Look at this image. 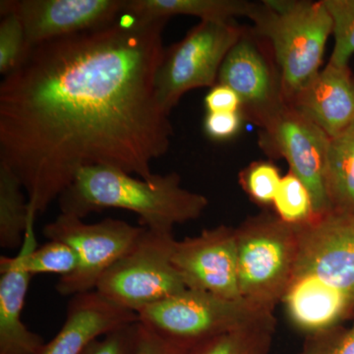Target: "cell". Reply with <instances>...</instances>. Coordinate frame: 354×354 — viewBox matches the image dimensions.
I'll list each match as a JSON object with an SVG mask.
<instances>
[{
	"label": "cell",
	"instance_id": "cell-1",
	"mask_svg": "<svg viewBox=\"0 0 354 354\" xmlns=\"http://www.w3.org/2000/svg\"><path fill=\"white\" fill-rule=\"evenodd\" d=\"M169 20L111 24L32 46L0 84V164L44 213L84 167L151 180L174 128L156 76Z\"/></svg>",
	"mask_w": 354,
	"mask_h": 354
},
{
	"label": "cell",
	"instance_id": "cell-2",
	"mask_svg": "<svg viewBox=\"0 0 354 354\" xmlns=\"http://www.w3.org/2000/svg\"><path fill=\"white\" fill-rule=\"evenodd\" d=\"M57 201L60 213L82 220L104 209H127L139 216L141 227L162 232L197 220L209 205L204 195L183 188L176 172L146 180L104 165L81 169Z\"/></svg>",
	"mask_w": 354,
	"mask_h": 354
},
{
	"label": "cell",
	"instance_id": "cell-3",
	"mask_svg": "<svg viewBox=\"0 0 354 354\" xmlns=\"http://www.w3.org/2000/svg\"><path fill=\"white\" fill-rule=\"evenodd\" d=\"M250 19L271 48L288 104L321 71L332 18L323 0H265Z\"/></svg>",
	"mask_w": 354,
	"mask_h": 354
},
{
	"label": "cell",
	"instance_id": "cell-4",
	"mask_svg": "<svg viewBox=\"0 0 354 354\" xmlns=\"http://www.w3.org/2000/svg\"><path fill=\"white\" fill-rule=\"evenodd\" d=\"M235 236L241 298L274 313L295 272L297 227L281 221L274 213L264 212L242 221L235 227Z\"/></svg>",
	"mask_w": 354,
	"mask_h": 354
},
{
	"label": "cell",
	"instance_id": "cell-5",
	"mask_svg": "<svg viewBox=\"0 0 354 354\" xmlns=\"http://www.w3.org/2000/svg\"><path fill=\"white\" fill-rule=\"evenodd\" d=\"M137 314L147 329L186 348L274 315L243 298L232 299L189 288Z\"/></svg>",
	"mask_w": 354,
	"mask_h": 354
},
{
	"label": "cell",
	"instance_id": "cell-6",
	"mask_svg": "<svg viewBox=\"0 0 354 354\" xmlns=\"http://www.w3.org/2000/svg\"><path fill=\"white\" fill-rule=\"evenodd\" d=\"M172 232L145 230L125 255L104 272L95 290L114 304L138 313L186 290L171 263Z\"/></svg>",
	"mask_w": 354,
	"mask_h": 354
},
{
	"label": "cell",
	"instance_id": "cell-7",
	"mask_svg": "<svg viewBox=\"0 0 354 354\" xmlns=\"http://www.w3.org/2000/svg\"><path fill=\"white\" fill-rule=\"evenodd\" d=\"M245 30L232 21H201L181 41L165 48L156 88L167 113L186 93L218 83L223 60Z\"/></svg>",
	"mask_w": 354,
	"mask_h": 354
},
{
	"label": "cell",
	"instance_id": "cell-8",
	"mask_svg": "<svg viewBox=\"0 0 354 354\" xmlns=\"http://www.w3.org/2000/svg\"><path fill=\"white\" fill-rule=\"evenodd\" d=\"M145 230L111 218L86 223L82 218L60 213L41 232L48 241L71 247L78 266L68 276L58 279L55 290L62 297H71L95 290L104 272L134 246Z\"/></svg>",
	"mask_w": 354,
	"mask_h": 354
},
{
	"label": "cell",
	"instance_id": "cell-9",
	"mask_svg": "<svg viewBox=\"0 0 354 354\" xmlns=\"http://www.w3.org/2000/svg\"><path fill=\"white\" fill-rule=\"evenodd\" d=\"M218 83L236 93L244 120L261 129L286 108L278 64L268 41L253 29H246L227 53Z\"/></svg>",
	"mask_w": 354,
	"mask_h": 354
},
{
	"label": "cell",
	"instance_id": "cell-10",
	"mask_svg": "<svg viewBox=\"0 0 354 354\" xmlns=\"http://www.w3.org/2000/svg\"><path fill=\"white\" fill-rule=\"evenodd\" d=\"M330 141L320 127L288 104L260 132L259 145L264 152L285 158L291 174L309 190L316 216L333 212L326 186Z\"/></svg>",
	"mask_w": 354,
	"mask_h": 354
},
{
	"label": "cell",
	"instance_id": "cell-11",
	"mask_svg": "<svg viewBox=\"0 0 354 354\" xmlns=\"http://www.w3.org/2000/svg\"><path fill=\"white\" fill-rule=\"evenodd\" d=\"M295 227L298 251L291 281L315 279L354 304V214L330 212Z\"/></svg>",
	"mask_w": 354,
	"mask_h": 354
},
{
	"label": "cell",
	"instance_id": "cell-12",
	"mask_svg": "<svg viewBox=\"0 0 354 354\" xmlns=\"http://www.w3.org/2000/svg\"><path fill=\"white\" fill-rule=\"evenodd\" d=\"M171 263L186 288L241 298L235 227L221 225L197 236L174 241Z\"/></svg>",
	"mask_w": 354,
	"mask_h": 354
},
{
	"label": "cell",
	"instance_id": "cell-13",
	"mask_svg": "<svg viewBox=\"0 0 354 354\" xmlns=\"http://www.w3.org/2000/svg\"><path fill=\"white\" fill-rule=\"evenodd\" d=\"M124 6V0H2L0 14L19 18L32 48L111 24L123 14Z\"/></svg>",
	"mask_w": 354,
	"mask_h": 354
},
{
	"label": "cell",
	"instance_id": "cell-14",
	"mask_svg": "<svg viewBox=\"0 0 354 354\" xmlns=\"http://www.w3.org/2000/svg\"><path fill=\"white\" fill-rule=\"evenodd\" d=\"M138 321V314L114 304L97 290L74 295L62 329L41 354H81L90 342Z\"/></svg>",
	"mask_w": 354,
	"mask_h": 354
},
{
	"label": "cell",
	"instance_id": "cell-15",
	"mask_svg": "<svg viewBox=\"0 0 354 354\" xmlns=\"http://www.w3.org/2000/svg\"><path fill=\"white\" fill-rule=\"evenodd\" d=\"M288 104L334 138L354 125L353 72L329 62Z\"/></svg>",
	"mask_w": 354,
	"mask_h": 354
},
{
	"label": "cell",
	"instance_id": "cell-16",
	"mask_svg": "<svg viewBox=\"0 0 354 354\" xmlns=\"http://www.w3.org/2000/svg\"><path fill=\"white\" fill-rule=\"evenodd\" d=\"M281 302L290 323L306 335L341 326L354 315L348 297L313 279H292Z\"/></svg>",
	"mask_w": 354,
	"mask_h": 354
},
{
	"label": "cell",
	"instance_id": "cell-17",
	"mask_svg": "<svg viewBox=\"0 0 354 354\" xmlns=\"http://www.w3.org/2000/svg\"><path fill=\"white\" fill-rule=\"evenodd\" d=\"M0 354H41L46 342L22 321L32 274L6 256L0 258Z\"/></svg>",
	"mask_w": 354,
	"mask_h": 354
},
{
	"label": "cell",
	"instance_id": "cell-18",
	"mask_svg": "<svg viewBox=\"0 0 354 354\" xmlns=\"http://www.w3.org/2000/svg\"><path fill=\"white\" fill-rule=\"evenodd\" d=\"M256 6L243 0H127L123 13L145 20H169L185 15L201 21L228 22L241 16L251 18Z\"/></svg>",
	"mask_w": 354,
	"mask_h": 354
},
{
	"label": "cell",
	"instance_id": "cell-19",
	"mask_svg": "<svg viewBox=\"0 0 354 354\" xmlns=\"http://www.w3.org/2000/svg\"><path fill=\"white\" fill-rule=\"evenodd\" d=\"M326 186L333 212L354 214V125L330 138Z\"/></svg>",
	"mask_w": 354,
	"mask_h": 354
},
{
	"label": "cell",
	"instance_id": "cell-20",
	"mask_svg": "<svg viewBox=\"0 0 354 354\" xmlns=\"http://www.w3.org/2000/svg\"><path fill=\"white\" fill-rule=\"evenodd\" d=\"M36 216V212L30 207L25 241L19 253L14 257L16 262L21 269L32 276L39 274H58L60 278L68 276L78 266L75 251L64 242L57 241H48L39 247L35 234Z\"/></svg>",
	"mask_w": 354,
	"mask_h": 354
},
{
	"label": "cell",
	"instance_id": "cell-21",
	"mask_svg": "<svg viewBox=\"0 0 354 354\" xmlns=\"http://www.w3.org/2000/svg\"><path fill=\"white\" fill-rule=\"evenodd\" d=\"M30 218L29 200L22 183L6 165L0 164V247H22Z\"/></svg>",
	"mask_w": 354,
	"mask_h": 354
},
{
	"label": "cell",
	"instance_id": "cell-22",
	"mask_svg": "<svg viewBox=\"0 0 354 354\" xmlns=\"http://www.w3.org/2000/svg\"><path fill=\"white\" fill-rule=\"evenodd\" d=\"M274 332L276 318L272 315L199 342L184 354H270Z\"/></svg>",
	"mask_w": 354,
	"mask_h": 354
},
{
	"label": "cell",
	"instance_id": "cell-23",
	"mask_svg": "<svg viewBox=\"0 0 354 354\" xmlns=\"http://www.w3.org/2000/svg\"><path fill=\"white\" fill-rule=\"evenodd\" d=\"M272 207L274 214L288 225H301L316 218L309 190L290 171L281 178Z\"/></svg>",
	"mask_w": 354,
	"mask_h": 354
},
{
	"label": "cell",
	"instance_id": "cell-24",
	"mask_svg": "<svg viewBox=\"0 0 354 354\" xmlns=\"http://www.w3.org/2000/svg\"><path fill=\"white\" fill-rule=\"evenodd\" d=\"M333 21L335 44L330 64L346 66L354 55V0H323Z\"/></svg>",
	"mask_w": 354,
	"mask_h": 354
},
{
	"label": "cell",
	"instance_id": "cell-25",
	"mask_svg": "<svg viewBox=\"0 0 354 354\" xmlns=\"http://www.w3.org/2000/svg\"><path fill=\"white\" fill-rule=\"evenodd\" d=\"M281 178L279 167L270 160H256L239 174V183L247 196L265 208L272 206Z\"/></svg>",
	"mask_w": 354,
	"mask_h": 354
},
{
	"label": "cell",
	"instance_id": "cell-26",
	"mask_svg": "<svg viewBox=\"0 0 354 354\" xmlns=\"http://www.w3.org/2000/svg\"><path fill=\"white\" fill-rule=\"evenodd\" d=\"M0 22V73L6 76L18 68L31 50L24 26L13 13L1 16Z\"/></svg>",
	"mask_w": 354,
	"mask_h": 354
},
{
	"label": "cell",
	"instance_id": "cell-27",
	"mask_svg": "<svg viewBox=\"0 0 354 354\" xmlns=\"http://www.w3.org/2000/svg\"><path fill=\"white\" fill-rule=\"evenodd\" d=\"M297 354H354V322L306 335Z\"/></svg>",
	"mask_w": 354,
	"mask_h": 354
},
{
	"label": "cell",
	"instance_id": "cell-28",
	"mask_svg": "<svg viewBox=\"0 0 354 354\" xmlns=\"http://www.w3.org/2000/svg\"><path fill=\"white\" fill-rule=\"evenodd\" d=\"M141 324L123 326L86 346L81 354H138Z\"/></svg>",
	"mask_w": 354,
	"mask_h": 354
},
{
	"label": "cell",
	"instance_id": "cell-29",
	"mask_svg": "<svg viewBox=\"0 0 354 354\" xmlns=\"http://www.w3.org/2000/svg\"><path fill=\"white\" fill-rule=\"evenodd\" d=\"M244 121L245 120L241 111L207 113L203 127L209 139L227 141L234 138L241 131Z\"/></svg>",
	"mask_w": 354,
	"mask_h": 354
},
{
	"label": "cell",
	"instance_id": "cell-30",
	"mask_svg": "<svg viewBox=\"0 0 354 354\" xmlns=\"http://www.w3.org/2000/svg\"><path fill=\"white\" fill-rule=\"evenodd\" d=\"M207 113H235L241 111V102L234 90L216 83L204 99Z\"/></svg>",
	"mask_w": 354,
	"mask_h": 354
},
{
	"label": "cell",
	"instance_id": "cell-31",
	"mask_svg": "<svg viewBox=\"0 0 354 354\" xmlns=\"http://www.w3.org/2000/svg\"><path fill=\"white\" fill-rule=\"evenodd\" d=\"M187 349L162 339L141 324L138 354H184Z\"/></svg>",
	"mask_w": 354,
	"mask_h": 354
}]
</instances>
